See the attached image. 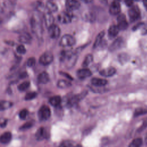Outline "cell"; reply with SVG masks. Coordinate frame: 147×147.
I'll use <instances>...</instances> for the list:
<instances>
[{"mask_svg":"<svg viewBox=\"0 0 147 147\" xmlns=\"http://www.w3.org/2000/svg\"><path fill=\"white\" fill-rule=\"evenodd\" d=\"M37 95V94L36 92H30L27 93L25 96V99L26 100H30L34 99Z\"/></svg>","mask_w":147,"mask_h":147,"instance_id":"f1b7e54d","label":"cell"},{"mask_svg":"<svg viewBox=\"0 0 147 147\" xmlns=\"http://www.w3.org/2000/svg\"><path fill=\"white\" fill-rule=\"evenodd\" d=\"M80 6V3L77 1L68 0L65 2V6L68 11H71L75 10H77Z\"/></svg>","mask_w":147,"mask_h":147,"instance_id":"ba28073f","label":"cell"},{"mask_svg":"<svg viewBox=\"0 0 147 147\" xmlns=\"http://www.w3.org/2000/svg\"><path fill=\"white\" fill-rule=\"evenodd\" d=\"M36 64V59L33 57H29L26 62V64L28 67H33Z\"/></svg>","mask_w":147,"mask_h":147,"instance_id":"d6a6232c","label":"cell"},{"mask_svg":"<svg viewBox=\"0 0 147 147\" xmlns=\"http://www.w3.org/2000/svg\"><path fill=\"white\" fill-rule=\"evenodd\" d=\"M40 18L37 15H33L30 19V26L33 33L38 37L41 38L42 35V26Z\"/></svg>","mask_w":147,"mask_h":147,"instance_id":"6da1fadb","label":"cell"},{"mask_svg":"<svg viewBox=\"0 0 147 147\" xmlns=\"http://www.w3.org/2000/svg\"><path fill=\"white\" fill-rule=\"evenodd\" d=\"M28 114V111L26 109H22L19 113V117L21 119H25L26 118Z\"/></svg>","mask_w":147,"mask_h":147,"instance_id":"4dcf8cb0","label":"cell"},{"mask_svg":"<svg viewBox=\"0 0 147 147\" xmlns=\"http://www.w3.org/2000/svg\"><path fill=\"white\" fill-rule=\"evenodd\" d=\"M92 73L91 71L87 68L81 69H79L77 72V75L80 79H85L86 78H88L91 75Z\"/></svg>","mask_w":147,"mask_h":147,"instance_id":"9a60e30c","label":"cell"},{"mask_svg":"<svg viewBox=\"0 0 147 147\" xmlns=\"http://www.w3.org/2000/svg\"><path fill=\"white\" fill-rule=\"evenodd\" d=\"M147 113V109L144 108H139L135 110L134 112V116L137 117L138 115H141Z\"/></svg>","mask_w":147,"mask_h":147,"instance_id":"f546056e","label":"cell"},{"mask_svg":"<svg viewBox=\"0 0 147 147\" xmlns=\"http://www.w3.org/2000/svg\"><path fill=\"white\" fill-rule=\"evenodd\" d=\"M93 60V57L91 55H87L84 61H83V66L84 67H88L92 61Z\"/></svg>","mask_w":147,"mask_h":147,"instance_id":"484cf974","label":"cell"},{"mask_svg":"<svg viewBox=\"0 0 147 147\" xmlns=\"http://www.w3.org/2000/svg\"><path fill=\"white\" fill-rule=\"evenodd\" d=\"M125 3L128 6H131L133 3V2L131 1H125Z\"/></svg>","mask_w":147,"mask_h":147,"instance_id":"74e56055","label":"cell"},{"mask_svg":"<svg viewBox=\"0 0 147 147\" xmlns=\"http://www.w3.org/2000/svg\"><path fill=\"white\" fill-rule=\"evenodd\" d=\"M46 131L44 127H40L36 133V137L38 140H41L45 137Z\"/></svg>","mask_w":147,"mask_h":147,"instance_id":"7402d4cb","label":"cell"},{"mask_svg":"<svg viewBox=\"0 0 147 147\" xmlns=\"http://www.w3.org/2000/svg\"><path fill=\"white\" fill-rule=\"evenodd\" d=\"M30 86V82H24L21 84H20L18 86V90L20 91H26L29 87Z\"/></svg>","mask_w":147,"mask_h":147,"instance_id":"4316f807","label":"cell"},{"mask_svg":"<svg viewBox=\"0 0 147 147\" xmlns=\"http://www.w3.org/2000/svg\"><path fill=\"white\" fill-rule=\"evenodd\" d=\"M7 120H4L3 121V122H1V123H0V126H1V127H5V126H6V123H7Z\"/></svg>","mask_w":147,"mask_h":147,"instance_id":"f35d334b","label":"cell"},{"mask_svg":"<svg viewBox=\"0 0 147 147\" xmlns=\"http://www.w3.org/2000/svg\"><path fill=\"white\" fill-rule=\"evenodd\" d=\"M115 72L116 70L114 67H108L102 69L100 71V74L105 77H110L114 75Z\"/></svg>","mask_w":147,"mask_h":147,"instance_id":"30bf717a","label":"cell"},{"mask_svg":"<svg viewBox=\"0 0 147 147\" xmlns=\"http://www.w3.org/2000/svg\"><path fill=\"white\" fill-rule=\"evenodd\" d=\"M72 144L71 142L69 141H64L61 143H60V144L59 146V147H72Z\"/></svg>","mask_w":147,"mask_h":147,"instance_id":"e575fe53","label":"cell"},{"mask_svg":"<svg viewBox=\"0 0 147 147\" xmlns=\"http://www.w3.org/2000/svg\"><path fill=\"white\" fill-rule=\"evenodd\" d=\"M123 43V40L121 38H117L110 45V49L111 51H115L121 47Z\"/></svg>","mask_w":147,"mask_h":147,"instance_id":"e0dca14e","label":"cell"},{"mask_svg":"<svg viewBox=\"0 0 147 147\" xmlns=\"http://www.w3.org/2000/svg\"><path fill=\"white\" fill-rule=\"evenodd\" d=\"M13 103L8 100H0V111H3L11 107Z\"/></svg>","mask_w":147,"mask_h":147,"instance_id":"ffe728a7","label":"cell"},{"mask_svg":"<svg viewBox=\"0 0 147 147\" xmlns=\"http://www.w3.org/2000/svg\"><path fill=\"white\" fill-rule=\"evenodd\" d=\"M121 11V6L118 1H113L110 6L109 11L112 15H117Z\"/></svg>","mask_w":147,"mask_h":147,"instance_id":"9c48e42d","label":"cell"},{"mask_svg":"<svg viewBox=\"0 0 147 147\" xmlns=\"http://www.w3.org/2000/svg\"><path fill=\"white\" fill-rule=\"evenodd\" d=\"M44 21L45 23L46 26L48 27V28L49 27H50L51 25H52L54 22V18L53 15L52 14V13H49V12H47L46 13L44 14Z\"/></svg>","mask_w":147,"mask_h":147,"instance_id":"8fae6325","label":"cell"},{"mask_svg":"<svg viewBox=\"0 0 147 147\" xmlns=\"http://www.w3.org/2000/svg\"><path fill=\"white\" fill-rule=\"evenodd\" d=\"M32 126H33V122H32V121L28 122L25 123V124H24V125L20 127V129H21V130L28 129H29L30 127H31Z\"/></svg>","mask_w":147,"mask_h":147,"instance_id":"836d02e7","label":"cell"},{"mask_svg":"<svg viewBox=\"0 0 147 147\" xmlns=\"http://www.w3.org/2000/svg\"><path fill=\"white\" fill-rule=\"evenodd\" d=\"M16 50H17V52L19 54H21V55H24L26 52V48L23 45H20L17 46Z\"/></svg>","mask_w":147,"mask_h":147,"instance_id":"1f68e13d","label":"cell"},{"mask_svg":"<svg viewBox=\"0 0 147 147\" xmlns=\"http://www.w3.org/2000/svg\"><path fill=\"white\" fill-rule=\"evenodd\" d=\"M143 24H144V23H142V22H140V23H139V24H138L136 25L135 26H133V29L134 30H137V29H138V28H141Z\"/></svg>","mask_w":147,"mask_h":147,"instance_id":"8d00e7d4","label":"cell"},{"mask_svg":"<svg viewBox=\"0 0 147 147\" xmlns=\"http://www.w3.org/2000/svg\"><path fill=\"white\" fill-rule=\"evenodd\" d=\"M91 83L95 86L102 87L105 86L107 83V81L103 79L95 78L91 80Z\"/></svg>","mask_w":147,"mask_h":147,"instance_id":"2e32d148","label":"cell"},{"mask_svg":"<svg viewBox=\"0 0 147 147\" xmlns=\"http://www.w3.org/2000/svg\"><path fill=\"white\" fill-rule=\"evenodd\" d=\"M129 16L131 21H134L137 20L140 16V11L138 6H133L129 10Z\"/></svg>","mask_w":147,"mask_h":147,"instance_id":"5b68a950","label":"cell"},{"mask_svg":"<svg viewBox=\"0 0 147 147\" xmlns=\"http://www.w3.org/2000/svg\"><path fill=\"white\" fill-rule=\"evenodd\" d=\"M145 144L147 145V134L145 136Z\"/></svg>","mask_w":147,"mask_h":147,"instance_id":"b9f144b4","label":"cell"},{"mask_svg":"<svg viewBox=\"0 0 147 147\" xmlns=\"http://www.w3.org/2000/svg\"><path fill=\"white\" fill-rule=\"evenodd\" d=\"M71 84L70 82H69L67 80H60L57 82V86L58 87L61 88H67L69 87V86H71Z\"/></svg>","mask_w":147,"mask_h":147,"instance_id":"cb8c5ba5","label":"cell"},{"mask_svg":"<svg viewBox=\"0 0 147 147\" xmlns=\"http://www.w3.org/2000/svg\"><path fill=\"white\" fill-rule=\"evenodd\" d=\"M48 34L51 38H57L60 36V29L57 25L53 24L48 28Z\"/></svg>","mask_w":147,"mask_h":147,"instance_id":"52a82bcc","label":"cell"},{"mask_svg":"<svg viewBox=\"0 0 147 147\" xmlns=\"http://www.w3.org/2000/svg\"><path fill=\"white\" fill-rule=\"evenodd\" d=\"M45 7L48 10V11L52 13L56 12L57 10V6L56 4L52 1H48L45 4Z\"/></svg>","mask_w":147,"mask_h":147,"instance_id":"ac0fdd59","label":"cell"},{"mask_svg":"<svg viewBox=\"0 0 147 147\" xmlns=\"http://www.w3.org/2000/svg\"><path fill=\"white\" fill-rule=\"evenodd\" d=\"M12 135L9 131H6L3 133L0 136V142L3 144H8L11 140Z\"/></svg>","mask_w":147,"mask_h":147,"instance_id":"4fadbf2b","label":"cell"},{"mask_svg":"<svg viewBox=\"0 0 147 147\" xmlns=\"http://www.w3.org/2000/svg\"><path fill=\"white\" fill-rule=\"evenodd\" d=\"M75 43L74 37L70 34H64L62 36L60 41V45L61 47H71Z\"/></svg>","mask_w":147,"mask_h":147,"instance_id":"3957f363","label":"cell"},{"mask_svg":"<svg viewBox=\"0 0 147 147\" xmlns=\"http://www.w3.org/2000/svg\"><path fill=\"white\" fill-rule=\"evenodd\" d=\"M104 35H105L104 31L101 32L100 33H99L98 34L97 37H96V39H95V41L94 42V48H96L98 46H99V45L102 42V38H103Z\"/></svg>","mask_w":147,"mask_h":147,"instance_id":"d4e9b609","label":"cell"},{"mask_svg":"<svg viewBox=\"0 0 147 147\" xmlns=\"http://www.w3.org/2000/svg\"><path fill=\"white\" fill-rule=\"evenodd\" d=\"M59 21L63 24L69 23L72 20V14L70 11H63L58 16Z\"/></svg>","mask_w":147,"mask_h":147,"instance_id":"8992f818","label":"cell"},{"mask_svg":"<svg viewBox=\"0 0 147 147\" xmlns=\"http://www.w3.org/2000/svg\"><path fill=\"white\" fill-rule=\"evenodd\" d=\"M37 81L40 84H46L49 81V76L47 72H41L37 78Z\"/></svg>","mask_w":147,"mask_h":147,"instance_id":"7c38bea8","label":"cell"},{"mask_svg":"<svg viewBox=\"0 0 147 147\" xmlns=\"http://www.w3.org/2000/svg\"><path fill=\"white\" fill-rule=\"evenodd\" d=\"M51 110L47 106H41L38 111V117L40 121H46L51 117Z\"/></svg>","mask_w":147,"mask_h":147,"instance_id":"7a4b0ae2","label":"cell"},{"mask_svg":"<svg viewBox=\"0 0 147 147\" xmlns=\"http://www.w3.org/2000/svg\"><path fill=\"white\" fill-rule=\"evenodd\" d=\"M119 30V29H118L117 25H111L108 30L109 36L111 38L115 37L118 34Z\"/></svg>","mask_w":147,"mask_h":147,"instance_id":"d6986e66","label":"cell"},{"mask_svg":"<svg viewBox=\"0 0 147 147\" xmlns=\"http://www.w3.org/2000/svg\"><path fill=\"white\" fill-rule=\"evenodd\" d=\"M18 40L20 42L24 44H29L32 41V36L31 35L27 32H25L20 35L18 37Z\"/></svg>","mask_w":147,"mask_h":147,"instance_id":"5bb4252c","label":"cell"},{"mask_svg":"<svg viewBox=\"0 0 147 147\" xmlns=\"http://www.w3.org/2000/svg\"><path fill=\"white\" fill-rule=\"evenodd\" d=\"M142 140L141 138H137L133 140L129 144V147H141Z\"/></svg>","mask_w":147,"mask_h":147,"instance_id":"603a6c76","label":"cell"},{"mask_svg":"<svg viewBox=\"0 0 147 147\" xmlns=\"http://www.w3.org/2000/svg\"><path fill=\"white\" fill-rule=\"evenodd\" d=\"M143 3H144V6H145V7L146 9L147 10V1H143Z\"/></svg>","mask_w":147,"mask_h":147,"instance_id":"60d3db41","label":"cell"},{"mask_svg":"<svg viewBox=\"0 0 147 147\" xmlns=\"http://www.w3.org/2000/svg\"><path fill=\"white\" fill-rule=\"evenodd\" d=\"M118 24L117 26L119 30H125V29H127V28L128 26V23L126 21V19L118 21Z\"/></svg>","mask_w":147,"mask_h":147,"instance_id":"83f0119b","label":"cell"},{"mask_svg":"<svg viewBox=\"0 0 147 147\" xmlns=\"http://www.w3.org/2000/svg\"><path fill=\"white\" fill-rule=\"evenodd\" d=\"M27 76V74H26V72H23V73H22L21 74V75H20V77H21V78L22 79V78H25V77H26Z\"/></svg>","mask_w":147,"mask_h":147,"instance_id":"ab89813d","label":"cell"},{"mask_svg":"<svg viewBox=\"0 0 147 147\" xmlns=\"http://www.w3.org/2000/svg\"><path fill=\"white\" fill-rule=\"evenodd\" d=\"M76 147H80V146H76Z\"/></svg>","mask_w":147,"mask_h":147,"instance_id":"7bdbcfd3","label":"cell"},{"mask_svg":"<svg viewBox=\"0 0 147 147\" xmlns=\"http://www.w3.org/2000/svg\"><path fill=\"white\" fill-rule=\"evenodd\" d=\"M49 103L53 106H57L60 105L61 102V98L60 96H54L49 99Z\"/></svg>","mask_w":147,"mask_h":147,"instance_id":"44dd1931","label":"cell"},{"mask_svg":"<svg viewBox=\"0 0 147 147\" xmlns=\"http://www.w3.org/2000/svg\"><path fill=\"white\" fill-rule=\"evenodd\" d=\"M53 60V56L49 51L45 52L39 58V63L43 65H47L51 64Z\"/></svg>","mask_w":147,"mask_h":147,"instance_id":"277c9868","label":"cell"},{"mask_svg":"<svg viewBox=\"0 0 147 147\" xmlns=\"http://www.w3.org/2000/svg\"><path fill=\"white\" fill-rule=\"evenodd\" d=\"M141 28V33L142 34H147V23L144 24Z\"/></svg>","mask_w":147,"mask_h":147,"instance_id":"d590c367","label":"cell"}]
</instances>
